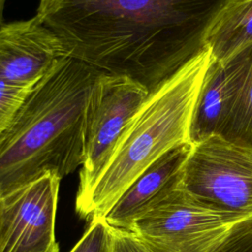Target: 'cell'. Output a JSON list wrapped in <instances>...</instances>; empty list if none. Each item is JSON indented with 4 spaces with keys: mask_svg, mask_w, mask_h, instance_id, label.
Returning a JSON list of instances; mask_svg holds the SVG:
<instances>
[{
    "mask_svg": "<svg viewBox=\"0 0 252 252\" xmlns=\"http://www.w3.org/2000/svg\"><path fill=\"white\" fill-rule=\"evenodd\" d=\"M229 1L39 0L36 15L70 57L152 94L207 48V34Z\"/></svg>",
    "mask_w": 252,
    "mask_h": 252,
    "instance_id": "1",
    "label": "cell"
},
{
    "mask_svg": "<svg viewBox=\"0 0 252 252\" xmlns=\"http://www.w3.org/2000/svg\"><path fill=\"white\" fill-rule=\"evenodd\" d=\"M101 72L69 57L37 83L0 136V195L81 167L92 88Z\"/></svg>",
    "mask_w": 252,
    "mask_h": 252,
    "instance_id": "2",
    "label": "cell"
},
{
    "mask_svg": "<svg viewBox=\"0 0 252 252\" xmlns=\"http://www.w3.org/2000/svg\"><path fill=\"white\" fill-rule=\"evenodd\" d=\"M210 60L211 52L207 47L149 94L130 121L97 182L76 205L81 218L102 219L152 163L170 149L190 142L191 118Z\"/></svg>",
    "mask_w": 252,
    "mask_h": 252,
    "instance_id": "3",
    "label": "cell"
},
{
    "mask_svg": "<svg viewBox=\"0 0 252 252\" xmlns=\"http://www.w3.org/2000/svg\"><path fill=\"white\" fill-rule=\"evenodd\" d=\"M149 94L145 88L125 76L101 72L96 78L88 103L76 205L97 182L130 121Z\"/></svg>",
    "mask_w": 252,
    "mask_h": 252,
    "instance_id": "4",
    "label": "cell"
},
{
    "mask_svg": "<svg viewBox=\"0 0 252 252\" xmlns=\"http://www.w3.org/2000/svg\"><path fill=\"white\" fill-rule=\"evenodd\" d=\"M182 188L220 212L239 220L252 217V150L218 135L193 144Z\"/></svg>",
    "mask_w": 252,
    "mask_h": 252,
    "instance_id": "5",
    "label": "cell"
},
{
    "mask_svg": "<svg viewBox=\"0 0 252 252\" xmlns=\"http://www.w3.org/2000/svg\"><path fill=\"white\" fill-rule=\"evenodd\" d=\"M241 220L197 200L182 186L133 223L150 252H209Z\"/></svg>",
    "mask_w": 252,
    "mask_h": 252,
    "instance_id": "6",
    "label": "cell"
},
{
    "mask_svg": "<svg viewBox=\"0 0 252 252\" xmlns=\"http://www.w3.org/2000/svg\"><path fill=\"white\" fill-rule=\"evenodd\" d=\"M60 180L45 174L3 196L1 252H59L55 217Z\"/></svg>",
    "mask_w": 252,
    "mask_h": 252,
    "instance_id": "7",
    "label": "cell"
},
{
    "mask_svg": "<svg viewBox=\"0 0 252 252\" xmlns=\"http://www.w3.org/2000/svg\"><path fill=\"white\" fill-rule=\"evenodd\" d=\"M70 57L61 38L37 15L0 27V79L30 88Z\"/></svg>",
    "mask_w": 252,
    "mask_h": 252,
    "instance_id": "8",
    "label": "cell"
},
{
    "mask_svg": "<svg viewBox=\"0 0 252 252\" xmlns=\"http://www.w3.org/2000/svg\"><path fill=\"white\" fill-rule=\"evenodd\" d=\"M193 144H180L158 158L124 191L102 220L115 229L130 231L136 220L156 208L182 186Z\"/></svg>",
    "mask_w": 252,
    "mask_h": 252,
    "instance_id": "9",
    "label": "cell"
},
{
    "mask_svg": "<svg viewBox=\"0 0 252 252\" xmlns=\"http://www.w3.org/2000/svg\"><path fill=\"white\" fill-rule=\"evenodd\" d=\"M251 45L222 63L214 60L211 56L191 118L189 129L191 144H197L217 134L244 76Z\"/></svg>",
    "mask_w": 252,
    "mask_h": 252,
    "instance_id": "10",
    "label": "cell"
},
{
    "mask_svg": "<svg viewBox=\"0 0 252 252\" xmlns=\"http://www.w3.org/2000/svg\"><path fill=\"white\" fill-rule=\"evenodd\" d=\"M251 44L252 0H230L207 34L211 56L222 63Z\"/></svg>",
    "mask_w": 252,
    "mask_h": 252,
    "instance_id": "11",
    "label": "cell"
},
{
    "mask_svg": "<svg viewBox=\"0 0 252 252\" xmlns=\"http://www.w3.org/2000/svg\"><path fill=\"white\" fill-rule=\"evenodd\" d=\"M216 135L252 150V45L244 76Z\"/></svg>",
    "mask_w": 252,
    "mask_h": 252,
    "instance_id": "12",
    "label": "cell"
},
{
    "mask_svg": "<svg viewBox=\"0 0 252 252\" xmlns=\"http://www.w3.org/2000/svg\"><path fill=\"white\" fill-rule=\"evenodd\" d=\"M32 89L0 79V136L9 127Z\"/></svg>",
    "mask_w": 252,
    "mask_h": 252,
    "instance_id": "13",
    "label": "cell"
},
{
    "mask_svg": "<svg viewBox=\"0 0 252 252\" xmlns=\"http://www.w3.org/2000/svg\"><path fill=\"white\" fill-rule=\"evenodd\" d=\"M209 252H252V217L235 222Z\"/></svg>",
    "mask_w": 252,
    "mask_h": 252,
    "instance_id": "14",
    "label": "cell"
},
{
    "mask_svg": "<svg viewBox=\"0 0 252 252\" xmlns=\"http://www.w3.org/2000/svg\"><path fill=\"white\" fill-rule=\"evenodd\" d=\"M111 238V227L102 219L93 220L70 252H110Z\"/></svg>",
    "mask_w": 252,
    "mask_h": 252,
    "instance_id": "15",
    "label": "cell"
},
{
    "mask_svg": "<svg viewBox=\"0 0 252 252\" xmlns=\"http://www.w3.org/2000/svg\"><path fill=\"white\" fill-rule=\"evenodd\" d=\"M112 229L110 252H150L130 231Z\"/></svg>",
    "mask_w": 252,
    "mask_h": 252,
    "instance_id": "16",
    "label": "cell"
},
{
    "mask_svg": "<svg viewBox=\"0 0 252 252\" xmlns=\"http://www.w3.org/2000/svg\"><path fill=\"white\" fill-rule=\"evenodd\" d=\"M3 240V197L0 195V252Z\"/></svg>",
    "mask_w": 252,
    "mask_h": 252,
    "instance_id": "17",
    "label": "cell"
},
{
    "mask_svg": "<svg viewBox=\"0 0 252 252\" xmlns=\"http://www.w3.org/2000/svg\"><path fill=\"white\" fill-rule=\"evenodd\" d=\"M5 3H6V0H0V27L4 24L3 23V16H4Z\"/></svg>",
    "mask_w": 252,
    "mask_h": 252,
    "instance_id": "18",
    "label": "cell"
}]
</instances>
